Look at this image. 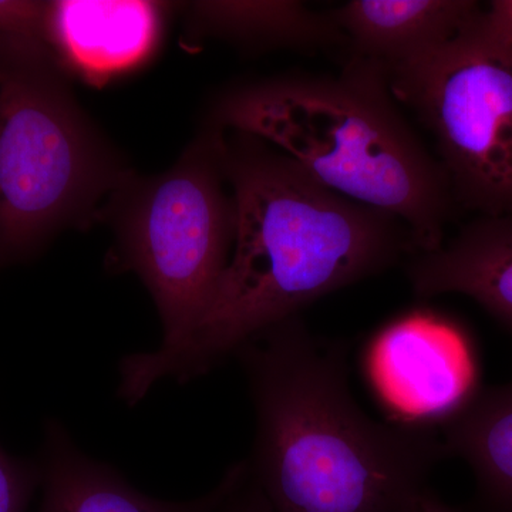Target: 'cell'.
Returning <instances> with one entry per match:
<instances>
[{
    "mask_svg": "<svg viewBox=\"0 0 512 512\" xmlns=\"http://www.w3.org/2000/svg\"><path fill=\"white\" fill-rule=\"evenodd\" d=\"M224 131L235 208L227 269L180 342L121 360L117 396L127 406L161 380L184 384L207 375L323 296L417 254L412 232L393 215L329 190L259 138Z\"/></svg>",
    "mask_w": 512,
    "mask_h": 512,
    "instance_id": "1",
    "label": "cell"
},
{
    "mask_svg": "<svg viewBox=\"0 0 512 512\" xmlns=\"http://www.w3.org/2000/svg\"><path fill=\"white\" fill-rule=\"evenodd\" d=\"M234 357L255 410L249 470L275 512H417L447 457L443 440L370 419L350 393L342 346L293 316Z\"/></svg>",
    "mask_w": 512,
    "mask_h": 512,
    "instance_id": "2",
    "label": "cell"
},
{
    "mask_svg": "<svg viewBox=\"0 0 512 512\" xmlns=\"http://www.w3.org/2000/svg\"><path fill=\"white\" fill-rule=\"evenodd\" d=\"M210 123L259 138L329 190L393 215L417 254L444 244L457 208L447 175L407 123L382 63L349 56L333 76L239 86L218 99Z\"/></svg>",
    "mask_w": 512,
    "mask_h": 512,
    "instance_id": "3",
    "label": "cell"
},
{
    "mask_svg": "<svg viewBox=\"0 0 512 512\" xmlns=\"http://www.w3.org/2000/svg\"><path fill=\"white\" fill-rule=\"evenodd\" d=\"M134 171L74 99L52 50L0 36V272L101 222Z\"/></svg>",
    "mask_w": 512,
    "mask_h": 512,
    "instance_id": "4",
    "label": "cell"
},
{
    "mask_svg": "<svg viewBox=\"0 0 512 512\" xmlns=\"http://www.w3.org/2000/svg\"><path fill=\"white\" fill-rule=\"evenodd\" d=\"M225 131L208 124L164 173H134L101 215L114 231L113 272H134L156 303L160 346L180 342L207 311L231 256L235 208Z\"/></svg>",
    "mask_w": 512,
    "mask_h": 512,
    "instance_id": "5",
    "label": "cell"
},
{
    "mask_svg": "<svg viewBox=\"0 0 512 512\" xmlns=\"http://www.w3.org/2000/svg\"><path fill=\"white\" fill-rule=\"evenodd\" d=\"M387 76L397 103L436 141L456 207L512 215V46L487 10Z\"/></svg>",
    "mask_w": 512,
    "mask_h": 512,
    "instance_id": "6",
    "label": "cell"
},
{
    "mask_svg": "<svg viewBox=\"0 0 512 512\" xmlns=\"http://www.w3.org/2000/svg\"><path fill=\"white\" fill-rule=\"evenodd\" d=\"M363 373L390 423L437 430L481 392L476 340L458 320L416 309L367 342Z\"/></svg>",
    "mask_w": 512,
    "mask_h": 512,
    "instance_id": "7",
    "label": "cell"
},
{
    "mask_svg": "<svg viewBox=\"0 0 512 512\" xmlns=\"http://www.w3.org/2000/svg\"><path fill=\"white\" fill-rule=\"evenodd\" d=\"M168 5L146 0L47 2L46 45L67 72L93 86L146 62Z\"/></svg>",
    "mask_w": 512,
    "mask_h": 512,
    "instance_id": "8",
    "label": "cell"
},
{
    "mask_svg": "<svg viewBox=\"0 0 512 512\" xmlns=\"http://www.w3.org/2000/svg\"><path fill=\"white\" fill-rule=\"evenodd\" d=\"M36 460L42 473L37 512H215L249 474L248 461H239L201 497L160 500L138 491L116 468L86 456L56 419L45 421Z\"/></svg>",
    "mask_w": 512,
    "mask_h": 512,
    "instance_id": "9",
    "label": "cell"
},
{
    "mask_svg": "<svg viewBox=\"0 0 512 512\" xmlns=\"http://www.w3.org/2000/svg\"><path fill=\"white\" fill-rule=\"evenodd\" d=\"M407 278L419 298L474 299L512 333V215L467 222L440 248L413 255Z\"/></svg>",
    "mask_w": 512,
    "mask_h": 512,
    "instance_id": "10",
    "label": "cell"
},
{
    "mask_svg": "<svg viewBox=\"0 0 512 512\" xmlns=\"http://www.w3.org/2000/svg\"><path fill=\"white\" fill-rule=\"evenodd\" d=\"M483 9L476 0H350L332 16L349 56L390 70L447 45Z\"/></svg>",
    "mask_w": 512,
    "mask_h": 512,
    "instance_id": "11",
    "label": "cell"
},
{
    "mask_svg": "<svg viewBox=\"0 0 512 512\" xmlns=\"http://www.w3.org/2000/svg\"><path fill=\"white\" fill-rule=\"evenodd\" d=\"M188 16L192 28L202 35L220 37L252 52L348 50V39L332 12H319L295 0L192 2Z\"/></svg>",
    "mask_w": 512,
    "mask_h": 512,
    "instance_id": "12",
    "label": "cell"
},
{
    "mask_svg": "<svg viewBox=\"0 0 512 512\" xmlns=\"http://www.w3.org/2000/svg\"><path fill=\"white\" fill-rule=\"evenodd\" d=\"M441 431L447 457L474 471L480 510L512 512V380L481 390Z\"/></svg>",
    "mask_w": 512,
    "mask_h": 512,
    "instance_id": "13",
    "label": "cell"
},
{
    "mask_svg": "<svg viewBox=\"0 0 512 512\" xmlns=\"http://www.w3.org/2000/svg\"><path fill=\"white\" fill-rule=\"evenodd\" d=\"M42 473L35 458L10 454L0 446V512H26L40 488Z\"/></svg>",
    "mask_w": 512,
    "mask_h": 512,
    "instance_id": "14",
    "label": "cell"
},
{
    "mask_svg": "<svg viewBox=\"0 0 512 512\" xmlns=\"http://www.w3.org/2000/svg\"><path fill=\"white\" fill-rule=\"evenodd\" d=\"M46 22L47 2L0 0V36L29 37L46 45Z\"/></svg>",
    "mask_w": 512,
    "mask_h": 512,
    "instance_id": "15",
    "label": "cell"
},
{
    "mask_svg": "<svg viewBox=\"0 0 512 512\" xmlns=\"http://www.w3.org/2000/svg\"><path fill=\"white\" fill-rule=\"evenodd\" d=\"M215 512H275L269 503L268 498L262 488L251 476L249 470L248 477L245 478L244 483L239 485L237 490L234 491L221 507Z\"/></svg>",
    "mask_w": 512,
    "mask_h": 512,
    "instance_id": "16",
    "label": "cell"
},
{
    "mask_svg": "<svg viewBox=\"0 0 512 512\" xmlns=\"http://www.w3.org/2000/svg\"><path fill=\"white\" fill-rule=\"evenodd\" d=\"M485 10L512 46V0H494Z\"/></svg>",
    "mask_w": 512,
    "mask_h": 512,
    "instance_id": "17",
    "label": "cell"
},
{
    "mask_svg": "<svg viewBox=\"0 0 512 512\" xmlns=\"http://www.w3.org/2000/svg\"><path fill=\"white\" fill-rule=\"evenodd\" d=\"M417 512H461L457 508L451 507L447 503H444L439 495L434 494L433 491H429L423 498H421L419 508Z\"/></svg>",
    "mask_w": 512,
    "mask_h": 512,
    "instance_id": "18",
    "label": "cell"
}]
</instances>
